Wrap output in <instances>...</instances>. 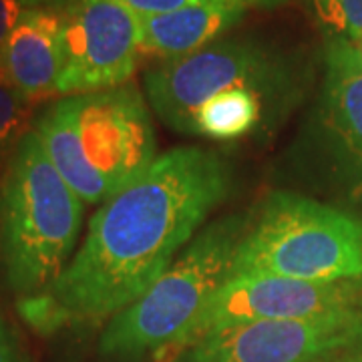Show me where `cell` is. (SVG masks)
Here are the masks:
<instances>
[{"label": "cell", "instance_id": "cell-1", "mask_svg": "<svg viewBox=\"0 0 362 362\" xmlns=\"http://www.w3.org/2000/svg\"><path fill=\"white\" fill-rule=\"evenodd\" d=\"M230 192L226 159L204 147L157 156L143 175L93 214L83 244L49 288L18 300L42 337L109 322L156 284Z\"/></svg>", "mask_w": 362, "mask_h": 362}, {"label": "cell", "instance_id": "cell-15", "mask_svg": "<svg viewBox=\"0 0 362 362\" xmlns=\"http://www.w3.org/2000/svg\"><path fill=\"white\" fill-rule=\"evenodd\" d=\"M316 21L328 39L362 40V0H310Z\"/></svg>", "mask_w": 362, "mask_h": 362}, {"label": "cell", "instance_id": "cell-17", "mask_svg": "<svg viewBox=\"0 0 362 362\" xmlns=\"http://www.w3.org/2000/svg\"><path fill=\"white\" fill-rule=\"evenodd\" d=\"M0 362H28V356L14 334L13 326L0 312Z\"/></svg>", "mask_w": 362, "mask_h": 362}, {"label": "cell", "instance_id": "cell-9", "mask_svg": "<svg viewBox=\"0 0 362 362\" xmlns=\"http://www.w3.org/2000/svg\"><path fill=\"white\" fill-rule=\"evenodd\" d=\"M362 338V308L300 320L221 328L183 352V362H314Z\"/></svg>", "mask_w": 362, "mask_h": 362}, {"label": "cell", "instance_id": "cell-19", "mask_svg": "<svg viewBox=\"0 0 362 362\" xmlns=\"http://www.w3.org/2000/svg\"><path fill=\"white\" fill-rule=\"evenodd\" d=\"M25 8H47L61 13L71 0H18Z\"/></svg>", "mask_w": 362, "mask_h": 362}, {"label": "cell", "instance_id": "cell-11", "mask_svg": "<svg viewBox=\"0 0 362 362\" xmlns=\"http://www.w3.org/2000/svg\"><path fill=\"white\" fill-rule=\"evenodd\" d=\"M235 0H209L156 16H139L141 52L163 61L202 51L246 14Z\"/></svg>", "mask_w": 362, "mask_h": 362}, {"label": "cell", "instance_id": "cell-18", "mask_svg": "<svg viewBox=\"0 0 362 362\" xmlns=\"http://www.w3.org/2000/svg\"><path fill=\"white\" fill-rule=\"evenodd\" d=\"M25 6L18 0H0V49L13 33L14 25L18 23Z\"/></svg>", "mask_w": 362, "mask_h": 362}, {"label": "cell", "instance_id": "cell-5", "mask_svg": "<svg viewBox=\"0 0 362 362\" xmlns=\"http://www.w3.org/2000/svg\"><path fill=\"white\" fill-rule=\"evenodd\" d=\"M235 274L362 284V220L298 194H272L233 256Z\"/></svg>", "mask_w": 362, "mask_h": 362}, {"label": "cell", "instance_id": "cell-6", "mask_svg": "<svg viewBox=\"0 0 362 362\" xmlns=\"http://www.w3.org/2000/svg\"><path fill=\"white\" fill-rule=\"evenodd\" d=\"M292 87V66L258 40L226 39L163 61L145 73L151 109L171 129L194 135L197 109L230 89L276 95Z\"/></svg>", "mask_w": 362, "mask_h": 362}, {"label": "cell", "instance_id": "cell-16", "mask_svg": "<svg viewBox=\"0 0 362 362\" xmlns=\"http://www.w3.org/2000/svg\"><path fill=\"white\" fill-rule=\"evenodd\" d=\"M119 2L137 16H156V14L171 13V11L183 8V6L209 2V0H119Z\"/></svg>", "mask_w": 362, "mask_h": 362}, {"label": "cell", "instance_id": "cell-12", "mask_svg": "<svg viewBox=\"0 0 362 362\" xmlns=\"http://www.w3.org/2000/svg\"><path fill=\"white\" fill-rule=\"evenodd\" d=\"M322 107L326 127L362 171V54L356 42L328 39Z\"/></svg>", "mask_w": 362, "mask_h": 362}, {"label": "cell", "instance_id": "cell-2", "mask_svg": "<svg viewBox=\"0 0 362 362\" xmlns=\"http://www.w3.org/2000/svg\"><path fill=\"white\" fill-rule=\"evenodd\" d=\"M33 131L85 206L111 199L157 159L151 115L135 85L63 97Z\"/></svg>", "mask_w": 362, "mask_h": 362}, {"label": "cell", "instance_id": "cell-10", "mask_svg": "<svg viewBox=\"0 0 362 362\" xmlns=\"http://www.w3.org/2000/svg\"><path fill=\"white\" fill-rule=\"evenodd\" d=\"M61 13L25 8L0 49V77L28 101L59 95Z\"/></svg>", "mask_w": 362, "mask_h": 362}, {"label": "cell", "instance_id": "cell-21", "mask_svg": "<svg viewBox=\"0 0 362 362\" xmlns=\"http://www.w3.org/2000/svg\"><path fill=\"white\" fill-rule=\"evenodd\" d=\"M340 362H362V358H349V361H340Z\"/></svg>", "mask_w": 362, "mask_h": 362}, {"label": "cell", "instance_id": "cell-4", "mask_svg": "<svg viewBox=\"0 0 362 362\" xmlns=\"http://www.w3.org/2000/svg\"><path fill=\"white\" fill-rule=\"evenodd\" d=\"M244 220L206 226L137 302L113 316L99 338L109 356H177L192 326L232 272Z\"/></svg>", "mask_w": 362, "mask_h": 362}, {"label": "cell", "instance_id": "cell-20", "mask_svg": "<svg viewBox=\"0 0 362 362\" xmlns=\"http://www.w3.org/2000/svg\"><path fill=\"white\" fill-rule=\"evenodd\" d=\"M240 4H244L246 8L250 6H258V8H276V6H282L288 0H235Z\"/></svg>", "mask_w": 362, "mask_h": 362}, {"label": "cell", "instance_id": "cell-22", "mask_svg": "<svg viewBox=\"0 0 362 362\" xmlns=\"http://www.w3.org/2000/svg\"><path fill=\"white\" fill-rule=\"evenodd\" d=\"M358 49H361V54H362V40H361V42H358Z\"/></svg>", "mask_w": 362, "mask_h": 362}, {"label": "cell", "instance_id": "cell-7", "mask_svg": "<svg viewBox=\"0 0 362 362\" xmlns=\"http://www.w3.org/2000/svg\"><path fill=\"white\" fill-rule=\"evenodd\" d=\"M139 16L119 0H71L61 11L57 93L83 95L127 85L141 57Z\"/></svg>", "mask_w": 362, "mask_h": 362}, {"label": "cell", "instance_id": "cell-13", "mask_svg": "<svg viewBox=\"0 0 362 362\" xmlns=\"http://www.w3.org/2000/svg\"><path fill=\"white\" fill-rule=\"evenodd\" d=\"M262 117V95L250 89H230L204 103L194 117V135L207 139H238L256 129Z\"/></svg>", "mask_w": 362, "mask_h": 362}, {"label": "cell", "instance_id": "cell-8", "mask_svg": "<svg viewBox=\"0 0 362 362\" xmlns=\"http://www.w3.org/2000/svg\"><path fill=\"white\" fill-rule=\"evenodd\" d=\"M362 284L306 282L268 274H235L220 286L192 326L181 352L207 334L259 320H300L361 308Z\"/></svg>", "mask_w": 362, "mask_h": 362}, {"label": "cell", "instance_id": "cell-14", "mask_svg": "<svg viewBox=\"0 0 362 362\" xmlns=\"http://www.w3.org/2000/svg\"><path fill=\"white\" fill-rule=\"evenodd\" d=\"M33 101H28L0 77V163L11 159L16 145L28 133Z\"/></svg>", "mask_w": 362, "mask_h": 362}, {"label": "cell", "instance_id": "cell-3", "mask_svg": "<svg viewBox=\"0 0 362 362\" xmlns=\"http://www.w3.org/2000/svg\"><path fill=\"white\" fill-rule=\"evenodd\" d=\"M85 202L66 183L30 129L0 180V268L21 298L61 276L77 246Z\"/></svg>", "mask_w": 362, "mask_h": 362}]
</instances>
